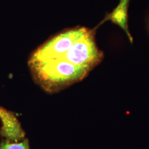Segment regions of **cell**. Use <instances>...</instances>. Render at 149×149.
I'll list each match as a JSON object with an SVG mask.
<instances>
[{"label": "cell", "instance_id": "1", "mask_svg": "<svg viewBox=\"0 0 149 149\" xmlns=\"http://www.w3.org/2000/svg\"><path fill=\"white\" fill-rule=\"evenodd\" d=\"M36 79L49 91L56 90L82 80L90 70L56 60L29 62Z\"/></svg>", "mask_w": 149, "mask_h": 149}, {"label": "cell", "instance_id": "2", "mask_svg": "<svg viewBox=\"0 0 149 149\" xmlns=\"http://www.w3.org/2000/svg\"><path fill=\"white\" fill-rule=\"evenodd\" d=\"M129 0H120V2L114 10L107 17L106 19L118 24L127 33L131 39L128 28V6Z\"/></svg>", "mask_w": 149, "mask_h": 149}, {"label": "cell", "instance_id": "3", "mask_svg": "<svg viewBox=\"0 0 149 149\" xmlns=\"http://www.w3.org/2000/svg\"><path fill=\"white\" fill-rule=\"evenodd\" d=\"M0 149H30L28 140H26L22 143H14L8 141L2 143L0 145Z\"/></svg>", "mask_w": 149, "mask_h": 149}]
</instances>
